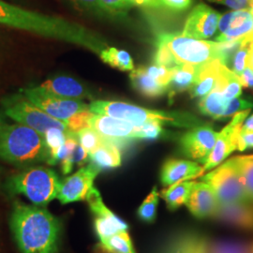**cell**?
<instances>
[{"instance_id":"obj_1","label":"cell","mask_w":253,"mask_h":253,"mask_svg":"<svg viewBox=\"0 0 253 253\" xmlns=\"http://www.w3.org/2000/svg\"><path fill=\"white\" fill-rule=\"evenodd\" d=\"M0 26L82 46L96 54L108 47L102 37L79 24L24 9L5 0H0Z\"/></svg>"},{"instance_id":"obj_2","label":"cell","mask_w":253,"mask_h":253,"mask_svg":"<svg viewBox=\"0 0 253 253\" xmlns=\"http://www.w3.org/2000/svg\"><path fill=\"white\" fill-rule=\"evenodd\" d=\"M9 227L22 253H58L62 223L48 209L15 201Z\"/></svg>"},{"instance_id":"obj_3","label":"cell","mask_w":253,"mask_h":253,"mask_svg":"<svg viewBox=\"0 0 253 253\" xmlns=\"http://www.w3.org/2000/svg\"><path fill=\"white\" fill-rule=\"evenodd\" d=\"M0 160L22 169L47 163L43 134L20 123L7 124L0 130Z\"/></svg>"},{"instance_id":"obj_4","label":"cell","mask_w":253,"mask_h":253,"mask_svg":"<svg viewBox=\"0 0 253 253\" xmlns=\"http://www.w3.org/2000/svg\"><path fill=\"white\" fill-rule=\"evenodd\" d=\"M89 111L96 115L126 120L136 125L156 121L162 125L191 128L202 123L198 118L188 113L148 110L115 100H95L89 104Z\"/></svg>"},{"instance_id":"obj_5","label":"cell","mask_w":253,"mask_h":253,"mask_svg":"<svg viewBox=\"0 0 253 253\" xmlns=\"http://www.w3.org/2000/svg\"><path fill=\"white\" fill-rule=\"evenodd\" d=\"M61 180L53 169L33 166L9 176L4 182V190L9 196L24 195L39 207H45L56 199Z\"/></svg>"},{"instance_id":"obj_6","label":"cell","mask_w":253,"mask_h":253,"mask_svg":"<svg viewBox=\"0 0 253 253\" xmlns=\"http://www.w3.org/2000/svg\"><path fill=\"white\" fill-rule=\"evenodd\" d=\"M4 114L17 123L26 125L38 132L44 134L49 128H60L70 131L66 122L55 119L46 114L36 104L21 94H13L1 100Z\"/></svg>"},{"instance_id":"obj_7","label":"cell","mask_w":253,"mask_h":253,"mask_svg":"<svg viewBox=\"0 0 253 253\" xmlns=\"http://www.w3.org/2000/svg\"><path fill=\"white\" fill-rule=\"evenodd\" d=\"M158 39L170 49L178 65L203 66L220 58L218 43L216 42H208L172 33H162Z\"/></svg>"},{"instance_id":"obj_8","label":"cell","mask_w":253,"mask_h":253,"mask_svg":"<svg viewBox=\"0 0 253 253\" xmlns=\"http://www.w3.org/2000/svg\"><path fill=\"white\" fill-rule=\"evenodd\" d=\"M201 180L208 184L216 194L219 205L251 204L240 177L235 157L211 170Z\"/></svg>"},{"instance_id":"obj_9","label":"cell","mask_w":253,"mask_h":253,"mask_svg":"<svg viewBox=\"0 0 253 253\" xmlns=\"http://www.w3.org/2000/svg\"><path fill=\"white\" fill-rule=\"evenodd\" d=\"M21 92L46 114L64 122L80 112L89 110V105L82 100L58 97L42 89L40 86L27 87Z\"/></svg>"},{"instance_id":"obj_10","label":"cell","mask_w":253,"mask_h":253,"mask_svg":"<svg viewBox=\"0 0 253 253\" xmlns=\"http://www.w3.org/2000/svg\"><path fill=\"white\" fill-rule=\"evenodd\" d=\"M252 109L237 113L232 121L217 135V141L207 163L204 164V171H211L223 163L227 158L237 150L238 138L241 133V127Z\"/></svg>"},{"instance_id":"obj_11","label":"cell","mask_w":253,"mask_h":253,"mask_svg":"<svg viewBox=\"0 0 253 253\" xmlns=\"http://www.w3.org/2000/svg\"><path fill=\"white\" fill-rule=\"evenodd\" d=\"M216 42H253V7L226 12L220 16Z\"/></svg>"},{"instance_id":"obj_12","label":"cell","mask_w":253,"mask_h":253,"mask_svg":"<svg viewBox=\"0 0 253 253\" xmlns=\"http://www.w3.org/2000/svg\"><path fill=\"white\" fill-rule=\"evenodd\" d=\"M89 126L103 139L116 144L120 148L127 146L131 141L138 139L139 125L123 119L93 114L89 119Z\"/></svg>"},{"instance_id":"obj_13","label":"cell","mask_w":253,"mask_h":253,"mask_svg":"<svg viewBox=\"0 0 253 253\" xmlns=\"http://www.w3.org/2000/svg\"><path fill=\"white\" fill-rule=\"evenodd\" d=\"M100 168L90 163L82 167L73 175L61 180L56 199L62 205H68L86 200V196L94 187V181L100 173Z\"/></svg>"},{"instance_id":"obj_14","label":"cell","mask_w":253,"mask_h":253,"mask_svg":"<svg viewBox=\"0 0 253 253\" xmlns=\"http://www.w3.org/2000/svg\"><path fill=\"white\" fill-rule=\"evenodd\" d=\"M217 135L212 126L200 125L191 127L181 136V152L187 158L205 164L215 146Z\"/></svg>"},{"instance_id":"obj_15","label":"cell","mask_w":253,"mask_h":253,"mask_svg":"<svg viewBox=\"0 0 253 253\" xmlns=\"http://www.w3.org/2000/svg\"><path fill=\"white\" fill-rule=\"evenodd\" d=\"M220 16L215 9L200 3L190 11L182 35L198 40L209 39L216 34Z\"/></svg>"},{"instance_id":"obj_16","label":"cell","mask_w":253,"mask_h":253,"mask_svg":"<svg viewBox=\"0 0 253 253\" xmlns=\"http://www.w3.org/2000/svg\"><path fill=\"white\" fill-rule=\"evenodd\" d=\"M218 201L213 189L205 182H194L190 198L186 206L190 213L197 218L203 219L214 217Z\"/></svg>"},{"instance_id":"obj_17","label":"cell","mask_w":253,"mask_h":253,"mask_svg":"<svg viewBox=\"0 0 253 253\" xmlns=\"http://www.w3.org/2000/svg\"><path fill=\"white\" fill-rule=\"evenodd\" d=\"M211 240L196 231H184L173 235L161 253H208Z\"/></svg>"},{"instance_id":"obj_18","label":"cell","mask_w":253,"mask_h":253,"mask_svg":"<svg viewBox=\"0 0 253 253\" xmlns=\"http://www.w3.org/2000/svg\"><path fill=\"white\" fill-rule=\"evenodd\" d=\"M204 167L194 162L169 159L163 163L161 170V181L163 186L169 187L175 183L197 178L204 174Z\"/></svg>"},{"instance_id":"obj_19","label":"cell","mask_w":253,"mask_h":253,"mask_svg":"<svg viewBox=\"0 0 253 253\" xmlns=\"http://www.w3.org/2000/svg\"><path fill=\"white\" fill-rule=\"evenodd\" d=\"M38 86L55 96L66 99L83 100L91 98L90 92L86 86L81 82L67 75L54 76Z\"/></svg>"},{"instance_id":"obj_20","label":"cell","mask_w":253,"mask_h":253,"mask_svg":"<svg viewBox=\"0 0 253 253\" xmlns=\"http://www.w3.org/2000/svg\"><path fill=\"white\" fill-rule=\"evenodd\" d=\"M213 217L227 224L253 231V208L251 204L218 205Z\"/></svg>"},{"instance_id":"obj_21","label":"cell","mask_w":253,"mask_h":253,"mask_svg":"<svg viewBox=\"0 0 253 253\" xmlns=\"http://www.w3.org/2000/svg\"><path fill=\"white\" fill-rule=\"evenodd\" d=\"M201 68L202 66L187 64H180L172 68L171 78L167 85V93L170 100L181 92L190 89L197 79Z\"/></svg>"},{"instance_id":"obj_22","label":"cell","mask_w":253,"mask_h":253,"mask_svg":"<svg viewBox=\"0 0 253 253\" xmlns=\"http://www.w3.org/2000/svg\"><path fill=\"white\" fill-rule=\"evenodd\" d=\"M220 66L221 62L217 59L202 66L196 81L190 87V96L192 98L202 99L216 88L220 73Z\"/></svg>"},{"instance_id":"obj_23","label":"cell","mask_w":253,"mask_h":253,"mask_svg":"<svg viewBox=\"0 0 253 253\" xmlns=\"http://www.w3.org/2000/svg\"><path fill=\"white\" fill-rule=\"evenodd\" d=\"M130 82L138 93L148 99H157L167 93V86L160 84L146 73L145 67L131 71Z\"/></svg>"},{"instance_id":"obj_24","label":"cell","mask_w":253,"mask_h":253,"mask_svg":"<svg viewBox=\"0 0 253 253\" xmlns=\"http://www.w3.org/2000/svg\"><path fill=\"white\" fill-rule=\"evenodd\" d=\"M120 149L118 145L103 139L101 145L89 154L91 163L97 165L100 170L118 168L122 163Z\"/></svg>"},{"instance_id":"obj_25","label":"cell","mask_w":253,"mask_h":253,"mask_svg":"<svg viewBox=\"0 0 253 253\" xmlns=\"http://www.w3.org/2000/svg\"><path fill=\"white\" fill-rule=\"evenodd\" d=\"M194 185V181H182L169 186L167 189L162 190L161 196L165 201L168 208L172 211L186 205L190 198V192Z\"/></svg>"},{"instance_id":"obj_26","label":"cell","mask_w":253,"mask_h":253,"mask_svg":"<svg viewBox=\"0 0 253 253\" xmlns=\"http://www.w3.org/2000/svg\"><path fill=\"white\" fill-rule=\"evenodd\" d=\"M229 102L223 94L215 88L200 100V112L214 119H222Z\"/></svg>"},{"instance_id":"obj_27","label":"cell","mask_w":253,"mask_h":253,"mask_svg":"<svg viewBox=\"0 0 253 253\" xmlns=\"http://www.w3.org/2000/svg\"><path fill=\"white\" fill-rule=\"evenodd\" d=\"M242 84L240 78L226 66H220V73L216 88L220 91L227 100H232L240 97L242 94Z\"/></svg>"},{"instance_id":"obj_28","label":"cell","mask_w":253,"mask_h":253,"mask_svg":"<svg viewBox=\"0 0 253 253\" xmlns=\"http://www.w3.org/2000/svg\"><path fill=\"white\" fill-rule=\"evenodd\" d=\"M94 229L100 241H102L112 235L126 232L128 230V225L126 221L113 213L105 217H95Z\"/></svg>"},{"instance_id":"obj_29","label":"cell","mask_w":253,"mask_h":253,"mask_svg":"<svg viewBox=\"0 0 253 253\" xmlns=\"http://www.w3.org/2000/svg\"><path fill=\"white\" fill-rule=\"evenodd\" d=\"M100 57L104 63L120 71L130 72L134 70V63L130 54L124 50L106 47L100 52Z\"/></svg>"},{"instance_id":"obj_30","label":"cell","mask_w":253,"mask_h":253,"mask_svg":"<svg viewBox=\"0 0 253 253\" xmlns=\"http://www.w3.org/2000/svg\"><path fill=\"white\" fill-rule=\"evenodd\" d=\"M71 131H66L60 128H49L43 134L45 141L47 150H48V160L47 164L55 165L57 164V153L61 146L64 145L67 140L68 135Z\"/></svg>"},{"instance_id":"obj_31","label":"cell","mask_w":253,"mask_h":253,"mask_svg":"<svg viewBox=\"0 0 253 253\" xmlns=\"http://www.w3.org/2000/svg\"><path fill=\"white\" fill-rule=\"evenodd\" d=\"M246 194L253 204V155L235 157Z\"/></svg>"},{"instance_id":"obj_32","label":"cell","mask_w":253,"mask_h":253,"mask_svg":"<svg viewBox=\"0 0 253 253\" xmlns=\"http://www.w3.org/2000/svg\"><path fill=\"white\" fill-rule=\"evenodd\" d=\"M73 6L83 11L88 12L92 15L100 18L113 19L120 18L117 13L108 9L101 0H68Z\"/></svg>"},{"instance_id":"obj_33","label":"cell","mask_w":253,"mask_h":253,"mask_svg":"<svg viewBox=\"0 0 253 253\" xmlns=\"http://www.w3.org/2000/svg\"><path fill=\"white\" fill-rule=\"evenodd\" d=\"M208 253H253V245L239 240L211 241Z\"/></svg>"},{"instance_id":"obj_34","label":"cell","mask_w":253,"mask_h":253,"mask_svg":"<svg viewBox=\"0 0 253 253\" xmlns=\"http://www.w3.org/2000/svg\"><path fill=\"white\" fill-rule=\"evenodd\" d=\"M159 195L157 187H154L150 194L144 200L137 210V216L145 223H153L157 217V208L159 204Z\"/></svg>"},{"instance_id":"obj_35","label":"cell","mask_w":253,"mask_h":253,"mask_svg":"<svg viewBox=\"0 0 253 253\" xmlns=\"http://www.w3.org/2000/svg\"><path fill=\"white\" fill-rule=\"evenodd\" d=\"M111 251L118 253H136L131 239L126 232L118 233L100 241Z\"/></svg>"},{"instance_id":"obj_36","label":"cell","mask_w":253,"mask_h":253,"mask_svg":"<svg viewBox=\"0 0 253 253\" xmlns=\"http://www.w3.org/2000/svg\"><path fill=\"white\" fill-rule=\"evenodd\" d=\"M75 134L79 144L89 154L95 151L103 142V138L90 126L83 128Z\"/></svg>"},{"instance_id":"obj_37","label":"cell","mask_w":253,"mask_h":253,"mask_svg":"<svg viewBox=\"0 0 253 253\" xmlns=\"http://www.w3.org/2000/svg\"><path fill=\"white\" fill-rule=\"evenodd\" d=\"M252 42H244L240 46L232 57L229 69L239 77L248 66V57L250 54Z\"/></svg>"},{"instance_id":"obj_38","label":"cell","mask_w":253,"mask_h":253,"mask_svg":"<svg viewBox=\"0 0 253 253\" xmlns=\"http://www.w3.org/2000/svg\"><path fill=\"white\" fill-rule=\"evenodd\" d=\"M156 45H157V49H156V53L154 55V64L155 65L163 66V67L168 68V69H172L178 65L174 56L172 55V52L163 42L157 39Z\"/></svg>"},{"instance_id":"obj_39","label":"cell","mask_w":253,"mask_h":253,"mask_svg":"<svg viewBox=\"0 0 253 253\" xmlns=\"http://www.w3.org/2000/svg\"><path fill=\"white\" fill-rule=\"evenodd\" d=\"M160 122H147L140 124L138 128V139L156 140L163 135L164 129Z\"/></svg>"},{"instance_id":"obj_40","label":"cell","mask_w":253,"mask_h":253,"mask_svg":"<svg viewBox=\"0 0 253 253\" xmlns=\"http://www.w3.org/2000/svg\"><path fill=\"white\" fill-rule=\"evenodd\" d=\"M92 115H93V113L89 110H85V111H83V112L76 114L75 116H73L70 119H68L66 121V124H67L69 130L73 133H77L83 128L88 127L89 126V119L92 117Z\"/></svg>"},{"instance_id":"obj_41","label":"cell","mask_w":253,"mask_h":253,"mask_svg":"<svg viewBox=\"0 0 253 253\" xmlns=\"http://www.w3.org/2000/svg\"><path fill=\"white\" fill-rule=\"evenodd\" d=\"M145 68L146 73H148L156 81L159 82L160 84H162L165 86L168 85V83L171 78L172 69H168V68L155 65V64Z\"/></svg>"},{"instance_id":"obj_42","label":"cell","mask_w":253,"mask_h":253,"mask_svg":"<svg viewBox=\"0 0 253 253\" xmlns=\"http://www.w3.org/2000/svg\"><path fill=\"white\" fill-rule=\"evenodd\" d=\"M253 107V102L251 100H246L243 98H235L234 100H230L226 111L222 117V119L233 118L235 115L239 112H242L248 109H252Z\"/></svg>"},{"instance_id":"obj_43","label":"cell","mask_w":253,"mask_h":253,"mask_svg":"<svg viewBox=\"0 0 253 253\" xmlns=\"http://www.w3.org/2000/svg\"><path fill=\"white\" fill-rule=\"evenodd\" d=\"M103 4L122 17L128 9H130L133 5L130 0H101Z\"/></svg>"},{"instance_id":"obj_44","label":"cell","mask_w":253,"mask_h":253,"mask_svg":"<svg viewBox=\"0 0 253 253\" xmlns=\"http://www.w3.org/2000/svg\"><path fill=\"white\" fill-rule=\"evenodd\" d=\"M162 6L172 11H185L190 8L192 0H161Z\"/></svg>"},{"instance_id":"obj_45","label":"cell","mask_w":253,"mask_h":253,"mask_svg":"<svg viewBox=\"0 0 253 253\" xmlns=\"http://www.w3.org/2000/svg\"><path fill=\"white\" fill-rule=\"evenodd\" d=\"M208 1L225 5L228 8L233 10L249 9L253 7V0H208Z\"/></svg>"},{"instance_id":"obj_46","label":"cell","mask_w":253,"mask_h":253,"mask_svg":"<svg viewBox=\"0 0 253 253\" xmlns=\"http://www.w3.org/2000/svg\"><path fill=\"white\" fill-rule=\"evenodd\" d=\"M253 148V132H245L240 133L238 138V151H246L248 149Z\"/></svg>"},{"instance_id":"obj_47","label":"cell","mask_w":253,"mask_h":253,"mask_svg":"<svg viewBox=\"0 0 253 253\" xmlns=\"http://www.w3.org/2000/svg\"><path fill=\"white\" fill-rule=\"evenodd\" d=\"M239 78L243 86L253 90V71L249 66L246 67L244 72L239 76Z\"/></svg>"},{"instance_id":"obj_48","label":"cell","mask_w":253,"mask_h":253,"mask_svg":"<svg viewBox=\"0 0 253 253\" xmlns=\"http://www.w3.org/2000/svg\"><path fill=\"white\" fill-rule=\"evenodd\" d=\"M133 6L145 8H159L162 6L161 0H130Z\"/></svg>"},{"instance_id":"obj_49","label":"cell","mask_w":253,"mask_h":253,"mask_svg":"<svg viewBox=\"0 0 253 253\" xmlns=\"http://www.w3.org/2000/svg\"><path fill=\"white\" fill-rule=\"evenodd\" d=\"M253 115H252L250 118H246V120L241 127V132H253Z\"/></svg>"},{"instance_id":"obj_50","label":"cell","mask_w":253,"mask_h":253,"mask_svg":"<svg viewBox=\"0 0 253 253\" xmlns=\"http://www.w3.org/2000/svg\"><path fill=\"white\" fill-rule=\"evenodd\" d=\"M92 253H118L111 251L110 249H108L105 245L103 243H97V244L94 245L93 249H92Z\"/></svg>"},{"instance_id":"obj_51","label":"cell","mask_w":253,"mask_h":253,"mask_svg":"<svg viewBox=\"0 0 253 253\" xmlns=\"http://www.w3.org/2000/svg\"><path fill=\"white\" fill-rule=\"evenodd\" d=\"M248 66L253 71V42H252L250 54H249V57H248Z\"/></svg>"},{"instance_id":"obj_52","label":"cell","mask_w":253,"mask_h":253,"mask_svg":"<svg viewBox=\"0 0 253 253\" xmlns=\"http://www.w3.org/2000/svg\"><path fill=\"white\" fill-rule=\"evenodd\" d=\"M6 173V170L0 165V192L4 190V182H3V177Z\"/></svg>"},{"instance_id":"obj_53","label":"cell","mask_w":253,"mask_h":253,"mask_svg":"<svg viewBox=\"0 0 253 253\" xmlns=\"http://www.w3.org/2000/svg\"><path fill=\"white\" fill-rule=\"evenodd\" d=\"M5 114L1 113L0 112V130L4 127V126L7 125V122H6V118H5Z\"/></svg>"},{"instance_id":"obj_54","label":"cell","mask_w":253,"mask_h":253,"mask_svg":"<svg viewBox=\"0 0 253 253\" xmlns=\"http://www.w3.org/2000/svg\"></svg>"}]
</instances>
